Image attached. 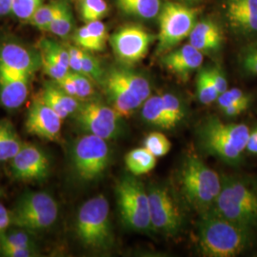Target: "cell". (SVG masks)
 I'll use <instances>...</instances> for the list:
<instances>
[{
	"mask_svg": "<svg viewBox=\"0 0 257 257\" xmlns=\"http://www.w3.org/2000/svg\"><path fill=\"white\" fill-rule=\"evenodd\" d=\"M11 170L17 180H44L50 173V160L40 148L24 143L18 155L11 160Z\"/></svg>",
	"mask_w": 257,
	"mask_h": 257,
	"instance_id": "obj_15",
	"label": "cell"
},
{
	"mask_svg": "<svg viewBox=\"0 0 257 257\" xmlns=\"http://www.w3.org/2000/svg\"><path fill=\"white\" fill-rule=\"evenodd\" d=\"M3 194H4V193H3V191H2V189L0 188V197H2L3 196Z\"/></svg>",
	"mask_w": 257,
	"mask_h": 257,
	"instance_id": "obj_48",
	"label": "cell"
},
{
	"mask_svg": "<svg viewBox=\"0 0 257 257\" xmlns=\"http://www.w3.org/2000/svg\"><path fill=\"white\" fill-rule=\"evenodd\" d=\"M179 184L185 199L193 209L205 213L211 210L220 193L222 179L198 156H187L179 173Z\"/></svg>",
	"mask_w": 257,
	"mask_h": 257,
	"instance_id": "obj_4",
	"label": "cell"
},
{
	"mask_svg": "<svg viewBox=\"0 0 257 257\" xmlns=\"http://www.w3.org/2000/svg\"><path fill=\"white\" fill-rule=\"evenodd\" d=\"M161 97L170 130L174 128L183 119L184 109L182 103L176 95L170 92L162 94Z\"/></svg>",
	"mask_w": 257,
	"mask_h": 257,
	"instance_id": "obj_33",
	"label": "cell"
},
{
	"mask_svg": "<svg viewBox=\"0 0 257 257\" xmlns=\"http://www.w3.org/2000/svg\"><path fill=\"white\" fill-rule=\"evenodd\" d=\"M76 124L89 135L105 140L117 138L121 116L111 106L96 100L83 102L74 114Z\"/></svg>",
	"mask_w": 257,
	"mask_h": 257,
	"instance_id": "obj_11",
	"label": "cell"
},
{
	"mask_svg": "<svg viewBox=\"0 0 257 257\" xmlns=\"http://www.w3.org/2000/svg\"><path fill=\"white\" fill-rule=\"evenodd\" d=\"M62 120L55 110L37 97L28 110L25 128L30 135L56 141L61 135Z\"/></svg>",
	"mask_w": 257,
	"mask_h": 257,
	"instance_id": "obj_16",
	"label": "cell"
},
{
	"mask_svg": "<svg viewBox=\"0 0 257 257\" xmlns=\"http://www.w3.org/2000/svg\"><path fill=\"white\" fill-rule=\"evenodd\" d=\"M74 27V19L72 7L68 0H64L61 8L50 24L47 32L56 37L66 38L72 35Z\"/></svg>",
	"mask_w": 257,
	"mask_h": 257,
	"instance_id": "obj_28",
	"label": "cell"
},
{
	"mask_svg": "<svg viewBox=\"0 0 257 257\" xmlns=\"http://www.w3.org/2000/svg\"><path fill=\"white\" fill-rule=\"evenodd\" d=\"M37 49L41 55V69L53 80L62 78L70 72V55L67 46L51 38L43 37Z\"/></svg>",
	"mask_w": 257,
	"mask_h": 257,
	"instance_id": "obj_18",
	"label": "cell"
},
{
	"mask_svg": "<svg viewBox=\"0 0 257 257\" xmlns=\"http://www.w3.org/2000/svg\"><path fill=\"white\" fill-rule=\"evenodd\" d=\"M118 9L128 17L153 19L161 10L160 0H115Z\"/></svg>",
	"mask_w": 257,
	"mask_h": 257,
	"instance_id": "obj_24",
	"label": "cell"
},
{
	"mask_svg": "<svg viewBox=\"0 0 257 257\" xmlns=\"http://www.w3.org/2000/svg\"><path fill=\"white\" fill-rule=\"evenodd\" d=\"M12 225L11 212L8 211L3 204L0 203V235H2Z\"/></svg>",
	"mask_w": 257,
	"mask_h": 257,
	"instance_id": "obj_43",
	"label": "cell"
},
{
	"mask_svg": "<svg viewBox=\"0 0 257 257\" xmlns=\"http://www.w3.org/2000/svg\"><path fill=\"white\" fill-rule=\"evenodd\" d=\"M203 60L202 53L188 43L166 54L162 58V64L170 73L186 81L192 73L201 67Z\"/></svg>",
	"mask_w": 257,
	"mask_h": 257,
	"instance_id": "obj_20",
	"label": "cell"
},
{
	"mask_svg": "<svg viewBox=\"0 0 257 257\" xmlns=\"http://www.w3.org/2000/svg\"><path fill=\"white\" fill-rule=\"evenodd\" d=\"M64 0H52L51 2L42 4L35 12L33 17L29 20V24L40 31L47 32L48 28L54 20L58 11L61 8Z\"/></svg>",
	"mask_w": 257,
	"mask_h": 257,
	"instance_id": "obj_29",
	"label": "cell"
},
{
	"mask_svg": "<svg viewBox=\"0 0 257 257\" xmlns=\"http://www.w3.org/2000/svg\"><path fill=\"white\" fill-rule=\"evenodd\" d=\"M152 228L166 235H175L180 230V210L170 191L162 186H151L148 190Z\"/></svg>",
	"mask_w": 257,
	"mask_h": 257,
	"instance_id": "obj_13",
	"label": "cell"
},
{
	"mask_svg": "<svg viewBox=\"0 0 257 257\" xmlns=\"http://www.w3.org/2000/svg\"><path fill=\"white\" fill-rule=\"evenodd\" d=\"M101 85L110 106L121 117L133 114L151 96L147 78L126 68H111L105 74Z\"/></svg>",
	"mask_w": 257,
	"mask_h": 257,
	"instance_id": "obj_5",
	"label": "cell"
},
{
	"mask_svg": "<svg viewBox=\"0 0 257 257\" xmlns=\"http://www.w3.org/2000/svg\"><path fill=\"white\" fill-rule=\"evenodd\" d=\"M75 232L83 246L94 251H105L112 246L110 205L104 195H96L80 207Z\"/></svg>",
	"mask_w": 257,
	"mask_h": 257,
	"instance_id": "obj_6",
	"label": "cell"
},
{
	"mask_svg": "<svg viewBox=\"0 0 257 257\" xmlns=\"http://www.w3.org/2000/svg\"><path fill=\"white\" fill-rule=\"evenodd\" d=\"M248 108V104H233L222 109V111L224 112L225 115L232 117V116H237L239 114H241Z\"/></svg>",
	"mask_w": 257,
	"mask_h": 257,
	"instance_id": "obj_44",
	"label": "cell"
},
{
	"mask_svg": "<svg viewBox=\"0 0 257 257\" xmlns=\"http://www.w3.org/2000/svg\"><path fill=\"white\" fill-rule=\"evenodd\" d=\"M74 44L88 52H101L107 44L108 32L101 20L87 22L73 36Z\"/></svg>",
	"mask_w": 257,
	"mask_h": 257,
	"instance_id": "obj_23",
	"label": "cell"
},
{
	"mask_svg": "<svg viewBox=\"0 0 257 257\" xmlns=\"http://www.w3.org/2000/svg\"><path fill=\"white\" fill-rule=\"evenodd\" d=\"M224 40L221 28L211 20L196 22L189 36V43L202 54H210L220 49Z\"/></svg>",
	"mask_w": 257,
	"mask_h": 257,
	"instance_id": "obj_22",
	"label": "cell"
},
{
	"mask_svg": "<svg viewBox=\"0 0 257 257\" xmlns=\"http://www.w3.org/2000/svg\"><path fill=\"white\" fill-rule=\"evenodd\" d=\"M13 0H0V18L12 15Z\"/></svg>",
	"mask_w": 257,
	"mask_h": 257,
	"instance_id": "obj_46",
	"label": "cell"
},
{
	"mask_svg": "<svg viewBox=\"0 0 257 257\" xmlns=\"http://www.w3.org/2000/svg\"><path fill=\"white\" fill-rule=\"evenodd\" d=\"M110 160L107 140L86 134L74 142L72 161L76 175L84 181H92L101 176Z\"/></svg>",
	"mask_w": 257,
	"mask_h": 257,
	"instance_id": "obj_10",
	"label": "cell"
},
{
	"mask_svg": "<svg viewBox=\"0 0 257 257\" xmlns=\"http://www.w3.org/2000/svg\"><path fill=\"white\" fill-rule=\"evenodd\" d=\"M70 55V71L81 74L83 49L76 45H67Z\"/></svg>",
	"mask_w": 257,
	"mask_h": 257,
	"instance_id": "obj_40",
	"label": "cell"
},
{
	"mask_svg": "<svg viewBox=\"0 0 257 257\" xmlns=\"http://www.w3.org/2000/svg\"><path fill=\"white\" fill-rule=\"evenodd\" d=\"M156 158L146 148H138L126 155L125 164L132 175L139 176L146 175L156 168Z\"/></svg>",
	"mask_w": 257,
	"mask_h": 257,
	"instance_id": "obj_26",
	"label": "cell"
},
{
	"mask_svg": "<svg viewBox=\"0 0 257 257\" xmlns=\"http://www.w3.org/2000/svg\"><path fill=\"white\" fill-rule=\"evenodd\" d=\"M37 97L55 110L62 119L74 115L81 105V100L65 92L54 80L43 84Z\"/></svg>",
	"mask_w": 257,
	"mask_h": 257,
	"instance_id": "obj_21",
	"label": "cell"
},
{
	"mask_svg": "<svg viewBox=\"0 0 257 257\" xmlns=\"http://www.w3.org/2000/svg\"><path fill=\"white\" fill-rule=\"evenodd\" d=\"M144 147L156 157H162L171 151L172 144L162 133L153 132L145 138Z\"/></svg>",
	"mask_w": 257,
	"mask_h": 257,
	"instance_id": "obj_35",
	"label": "cell"
},
{
	"mask_svg": "<svg viewBox=\"0 0 257 257\" xmlns=\"http://www.w3.org/2000/svg\"><path fill=\"white\" fill-rule=\"evenodd\" d=\"M196 94L198 100L204 105H210L216 101L219 96V93L216 91L213 83L211 81L208 68L200 70V72L197 74Z\"/></svg>",
	"mask_w": 257,
	"mask_h": 257,
	"instance_id": "obj_31",
	"label": "cell"
},
{
	"mask_svg": "<svg viewBox=\"0 0 257 257\" xmlns=\"http://www.w3.org/2000/svg\"><path fill=\"white\" fill-rule=\"evenodd\" d=\"M81 74L88 76L93 82L102 84L106 73L104 72L98 58L91 52L83 50Z\"/></svg>",
	"mask_w": 257,
	"mask_h": 257,
	"instance_id": "obj_34",
	"label": "cell"
},
{
	"mask_svg": "<svg viewBox=\"0 0 257 257\" xmlns=\"http://www.w3.org/2000/svg\"><path fill=\"white\" fill-rule=\"evenodd\" d=\"M198 14L199 10L178 2H166L161 6L158 15L157 55L167 54L189 37L196 23Z\"/></svg>",
	"mask_w": 257,
	"mask_h": 257,
	"instance_id": "obj_8",
	"label": "cell"
},
{
	"mask_svg": "<svg viewBox=\"0 0 257 257\" xmlns=\"http://www.w3.org/2000/svg\"><path fill=\"white\" fill-rule=\"evenodd\" d=\"M71 77L74 80L76 89V97L79 100H85L92 97L94 93V87L92 79L80 73L70 71Z\"/></svg>",
	"mask_w": 257,
	"mask_h": 257,
	"instance_id": "obj_37",
	"label": "cell"
},
{
	"mask_svg": "<svg viewBox=\"0 0 257 257\" xmlns=\"http://www.w3.org/2000/svg\"><path fill=\"white\" fill-rule=\"evenodd\" d=\"M228 25L240 36L257 35V0H225Z\"/></svg>",
	"mask_w": 257,
	"mask_h": 257,
	"instance_id": "obj_17",
	"label": "cell"
},
{
	"mask_svg": "<svg viewBox=\"0 0 257 257\" xmlns=\"http://www.w3.org/2000/svg\"><path fill=\"white\" fill-rule=\"evenodd\" d=\"M10 212L13 226L37 232L55 224L58 216V205L48 193L27 192L19 197Z\"/></svg>",
	"mask_w": 257,
	"mask_h": 257,
	"instance_id": "obj_7",
	"label": "cell"
},
{
	"mask_svg": "<svg viewBox=\"0 0 257 257\" xmlns=\"http://www.w3.org/2000/svg\"><path fill=\"white\" fill-rule=\"evenodd\" d=\"M180 1H182V2L186 3V4H195V3L201 2L202 0H180Z\"/></svg>",
	"mask_w": 257,
	"mask_h": 257,
	"instance_id": "obj_47",
	"label": "cell"
},
{
	"mask_svg": "<svg viewBox=\"0 0 257 257\" xmlns=\"http://www.w3.org/2000/svg\"><path fill=\"white\" fill-rule=\"evenodd\" d=\"M115 193L123 223L137 231L151 229L149 195L143 183L136 177L124 176L116 185Z\"/></svg>",
	"mask_w": 257,
	"mask_h": 257,
	"instance_id": "obj_9",
	"label": "cell"
},
{
	"mask_svg": "<svg viewBox=\"0 0 257 257\" xmlns=\"http://www.w3.org/2000/svg\"><path fill=\"white\" fill-rule=\"evenodd\" d=\"M43 3L44 0H13L12 16L20 22L28 23L35 12Z\"/></svg>",
	"mask_w": 257,
	"mask_h": 257,
	"instance_id": "obj_36",
	"label": "cell"
},
{
	"mask_svg": "<svg viewBox=\"0 0 257 257\" xmlns=\"http://www.w3.org/2000/svg\"><path fill=\"white\" fill-rule=\"evenodd\" d=\"M141 107L142 117L147 123L155 127L170 130L161 95L150 96Z\"/></svg>",
	"mask_w": 257,
	"mask_h": 257,
	"instance_id": "obj_27",
	"label": "cell"
},
{
	"mask_svg": "<svg viewBox=\"0 0 257 257\" xmlns=\"http://www.w3.org/2000/svg\"><path fill=\"white\" fill-rule=\"evenodd\" d=\"M209 70V74L211 77V81L213 83L216 91L219 94L226 92L228 90V81L226 79L225 74L223 72L217 69V68H208Z\"/></svg>",
	"mask_w": 257,
	"mask_h": 257,
	"instance_id": "obj_41",
	"label": "cell"
},
{
	"mask_svg": "<svg viewBox=\"0 0 257 257\" xmlns=\"http://www.w3.org/2000/svg\"><path fill=\"white\" fill-rule=\"evenodd\" d=\"M155 39V36L140 25H126L110 36V43L120 62L133 66L146 57Z\"/></svg>",
	"mask_w": 257,
	"mask_h": 257,
	"instance_id": "obj_12",
	"label": "cell"
},
{
	"mask_svg": "<svg viewBox=\"0 0 257 257\" xmlns=\"http://www.w3.org/2000/svg\"><path fill=\"white\" fill-rule=\"evenodd\" d=\"M197 134L199 144L206 153L235 165L247 147L249 128L243 123H223L211 115L203 121Z\"/></svg>",
	"mask_w": 257,
	"mask_h": 257,
	"instance_id": "obj_3",
	"label": "cell"
},
{
	"mask_svg": "<svg viewBox=\"0 0 257 257\" xmlns=\"http://www.w3.org/2000/svg\"><path fill=\"white\" fill-rule=\"evenodd\" d=\"M31 231L18 228V230H6L0 235L1 247H18V248H34L37 249V244L32 236Z\"/></svg>",
	"mask_w": 257,
	"mask_h": 257,
	"instance_id": "obj_30",
	"label": "cell"
},
{
	"mask_svg": "<svg viewBox=\"0 0 257 257\" xmlns=\"http://www.w3.org/2000/svg\"><path fill=\"white\" fill-rule=\"evenodd\" d=\"M41 67L38 49L28 46L16 37H0V69L33 77Z\"/></svg>",
	"mask_w": 257,
	"mask_h": 257,
	"instance_id": "obj_14",
	"label": "cell"
},
{
	"mask_svg": "<svg viewBox=\"0 0 257 257\" xmlns=\"http://www.w3.org/2000/svg\"><path fill=\"white\" fill-rule=\"evenodd\" d=\"M240 61L246 73L257 75V42L248 45L242 51Z\"/></svg>",
	"mask_w": 257,
	"mask_h": 257,
	"instance_id": "obj_39",
	"label": "cell"
},
{
	"mask_svg": "<svg viewBox=\"0 0 257 257\" xmlns=\"http://www.w3.org/2000/svg\"><path fill=\"white\" fill-rule=\"evenodd\" d=\"M23 144L9 120H0V162L12 160Z\"/></svg>",
	"mask_w": 257,
	"mask_h": 257,
	"instance_id": "obj_25",
	"label": "cell"
},
{
	"mask_svg": "<svg viewBox=\"0 0 257 257\" xmlns=\"http://www.w3.org/2000/svg\"><path fill=\"white\" fill-rule=\"evenodd\" d=\"M207 212L253 230L257 227L256 187L237 177H223L220 193Z\"/></svg>",
	"mask_w": 257,
	"mask_h": 257,
	"instance_id": "obj_2",
	"label": "cell"
},
{
	"mask_svg": "<svg viewBox=\"0 0 257 257\" xmlns=\"http://www.w3.org/2000/svg\"><path fill=\"white\" fill-rule=\"evenodd\" d=\"M0 255L7 257L37 256V250L34 248H18V247H1Z\"/></svg>",
	"mask_w": 257,
	"mask_h": 257,
	"instance_id": "obj_42",
	"label": "cell"
},
{
	"mask_svg": "<svg viewBox=\"0 0 257 257\" xmlns=\"http://www.w3.org/2000/svg\"><path fill=\"white\" fill-rule=\"evenodd\" d=\"M79 11L81 19L87 23L104 19L109 12V7L105 0H81Z\"/></svg>",
	"mask_w": 257,
	"mask_h": 257,
	"instance_id": "obj_32",
	"label": "cell"
},
{
	"mask_svg": "<svg viewBox=\"0 0 257 257\" xmlns=\"http://www.w3.org/2000/svg\"><path fill=\"white\" fill-rule=\"evenodd\" d=\"M217 104L221 110L233 104H248L249 105V96L246 92H243L240 89H230L227 90L226 92L219 94L217 98Z\"/></svg>",
	"mask_w": 257,
	"mask_h": 257,
	"instance_id": "obj_38",
	"label": "cell"
},
{
	"mask_svg": "<svg viewBox=\"0 0 257 257\" xmlns=\"http://www.w3.org/2000/svg\"><path fill=\"white\" fill-rule=\"evenodd\" d=\"M250 232L231 221L205 212L198 228V246L205 256H236L249 245Z\"/></svg>",
	"mask_w": 257,
	"mask_h": 257,
	"instance_id": "obj_1",
	"label": "cell"
},
{
	"mask_svg": "<svg viewBox=\"0 0 257 257\" xmlns=\"http://www.w3.org/2000/svg\"><path fill=\"white\" fill-rule=\"evenodd\" d=\"M246 150L252 155H257V126L253 130L249 131Z\"/></svg>",
	"mask_w": 257,
	"mask_h": 257,
	"instance_id": "obj_45",
	"label": "cell"
},
{
	"mask_svg": "<svg viewBox=\"0 0 257 257\" xmlns=\"http://www.w3.org/2000/svg\"><path fill=\"white\" fill-rule=\"evenodd\" d=\"M32 76L0 69V103L8 110L19 109L27 99Z\"/></svg>",
	"mask_w": 257,
	"mask_h": 257,
	"instance_id": "obj_19",
	"label": "cell"
}]
</instances>
